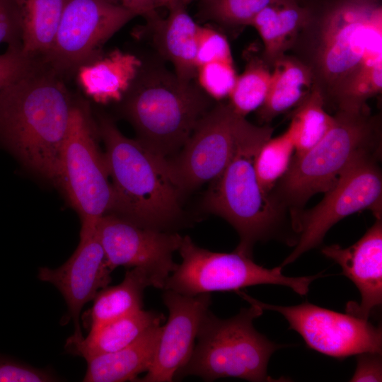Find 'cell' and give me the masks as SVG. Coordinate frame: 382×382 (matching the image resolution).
I'll return each mask as SVG.
<instances>
[{"mask_svg": "<svg viewBox=\"0 0 382 382\" xmlns=\"http://www.w3.org/2000/svg\"><path fill=\"white\" fill-rule=\"evenodd\" d=\"M75 103L64 78L43 58L0 91V144L57 187Z\"/></svg>", "mask_w": 382, "mask_h": 382, "instance_id": "cell-1", "label": "cell"}, {"mask_svg": "<svg viewBox=\"0 0 382 382\" xmlns=\"http://www.w3.org/2000/svg\"><path fill=\"white\" fill-rule=\"evenodd\" d=\"M311 70L325 104L364 62L382 58L380 0H326L310 8L308 20L291 48Z\"/></svg>", "mask_w": 382, "mask_h": 382, "instance_id": "cell-2", "label": "cell"}, {"mask_svg": "<svg viewBox=\"0 0 382 382\" xmlns=\"http://www.w3.org/2000/svg\"><path fill=\"white\" fill-rule=\"evenodd\" d=\"M210 98L192 81L180 79L162 65L143 62L119 103L137 139L156 156L168 158L211 109Z\"/></svg>", "mask_w": 382, "mask_h": 382, "instance_id": "cell-3", "label": "cell"}, {"mask_svg": "<svg viewBox=\"0 0 382 382\" xmlns=\"http://www.w3.org/2000/svg\"><path fill=\"white\" fill-rule=\"evenodd\" d=\"M113 192L114 214L143 227L169 231L180 219L182 193L163 163L137 139L127 138L109 117L96 122Z\"/></svg>", "mask_w": 382, "mask_h": 382, "instance_id": "cell-4", "label": "cell"}, {"mask_svg": "<svg viewBox=\"0 0 382 382\" xmlns=\"http://www.w3.org/2000/svg\"><path fill=\"white\" fill-rule=\"evenodd\" d=\"M273 129L259 127L240 117L235 150L223 172L211 182L203 207L221 216L237 231L235 251L252 257L254 245L274 236L284 209L262 190L255 174V158Z\"/></svg>", "mask_w": 382, "mask_h": 382, "instance_id": "cell-5", "label": "cell"}, {"mask_svg": "<svg viewBox=\"0 0 382 382\" xmlns=\"http://www.w3.org/2000/svg\"><path fill=\"white\" fill-rule=\"evenodd\" d=\"M379 121L369 107L337 110L325 135L299 157L292 158L286 173L271 196L291 216L313 195L325 192L359 155L380 151Z\"/></svg>", "mask_w": 382, "mask_h": 382, "instance_id": "cell-6", "label": "cell"}, {"mask_svg": "<svg viewBox=\"0 0 382 382\" xmlns=\"http://www.w3.org/2000/svg\"><path fill=\"white\" fill-rule=\"evenodd\" d=\"M262 313L260 307L250 304L237 315L221 319L209 309L199 326L192 353L174 380L196 376L206 381L228 377L277 381L268 376L267 365L272 354L282 345L255 328L253 321Z\"/></svg>", "mask_w": 382, "mask_h": 382, "instance_id": "cell-7", "label": "cell"}, {"mask_svg": "<svg viewBox=\"0 0 382 382\" xmlns=\"http://www.w3.org/2000/svg\"><path fill=\"white\" fill-rule=\"evenodd\" d=\"M98 139L88 106L76 102L62 147L58 188L81 219L80 237L93 233L98 219L112 209V187Z\"/></svg>", "mask_w": 382, "mask_h": 382, "instance_id": "cell-8", "label": "cell"}, {"mask_svg": "<svg viewBox=\"0 0 382 382\" xmlns=\"http://www.w3.org/2000/svg\"><path fill=\"white\" fill-rule=\"evenodd\" d=\"M182 262L168 278L164 289L195 296L212 291H238L258 284H276L306 295L313 281L322 273L307 277H288L282 267L267 269L252 257L239 253H216L197 245L188 236H183L178 249Z\"/></svg>", "mask_w": 382, "mask_h": 382, "instance_id": "cell-9", "label": "cell"}, {"mask_svg": "<svg viewBox=\"0 0 382 382\" xmlns=\"http://www.w3.org/2000/svg\"><path fill=\"white\" fill-rule=\"evenodd\" d=\"M380 151L356 157L342 172L323 199L313 209L291 216V225L299 236L283 267L304 253L318 246L326 233L345 217L364 209L381 219L382 175L378 163Z\"/></svg>", "mask_w": 382, "mask_h": 382, "instance_id": "cell-10", "label": "cell"}, {"mask_svg": "<svg viewBox=\"0 0 382 382\" xmlns=\"http://www.w3.org/2000/svg\"><path fill=\"white\" fill-rule=\"evenodd\" d=\"M137 16L108 0H68L43 59L64 79L100 57L104 44Z\"/></svg>", "mask_w": 382, "mask_h": 382, "instance_id": "cell-11", "label": "cell"}, {"mask_svg": "<svg viewBox=\"0 0 382 382\" xmlns=\"http://www.w3.org/2000/svg\"><path fill=\"white\" fill-rule=\"evenodd\" d=\"M236 292L250 304L282 314L289 329L297 332L308 347L320 353L337 359L363 352L381 353L382 329L367 319L308 302L291 306L269 304L240 290Z\"/></svg>", "mask_w": 382, "mask_h": 382, "instance_id": "cell-12", "label": "cell"}, {"mask_svg": "<svg viewBox=\"0 0 382 382\" xmlns=\"http://www.w3.org/2000/svg\"><path fill=\"white\" fill-rule=\"evenodd\" d=\"M240 117L229 104L215 105L182 149L174 156L163 158L167 173L182 194L211 183L223 172L235 150Z\"/></svg>", "mask_w": 382, "mask_h": 382, "instance_id": "cell-13", "label": "cell"}, {"mask_svg": "<svg viewBox=\"0 0 382 382\" xmlns=\"http://www.w3.org/2000/svg\"><path fill=\"white\" fill-rule=\"evenodd\" d=\"M96 232L112 271L120 266L140 268L151 286L163 289L178 267L173 256L183 236L176 232L143 227L114 214L101 216Z\"/></svg>", "mask_w": 382, "mask_h": 382, "instance_id": "cell-14", "label": "cell"}, {"mask_svg": "<svg viewBox=\"0 0 382 382\" xmlns=\"http://www.w3.org/2000/svg\"><path fill=\"white\" fill-rule=\"evenodd\" d=\"M168 318L162 326L152 364L139 382H170L188 361L201 320L212 303L210 293L189 296L164 289Z\"/></svg>", "mask_w": 382, "mask_h": 382, "instance_id": "cell-15", "label": "cell"}, {"mask_svg": "<svg viewBox=\"0 0 382 382\" xmlns=\"http://www.w3.org/2000/svg\"><path fill=\"white\" fill-rule=\"evenodd\" d=\"M112 272L96 230L80 238L76 250L63 265L54 269L39 268L38 279L53 284L66 303L69 318L73 320L75 328L74 334L69 340H78L83 337L79 325L81 309L100 290L108 286Z\"/></svg>", "mask_w": 382, "mask_h": 382, "instance_id": "cell-16", "label": "cell"}, {"mask_svg": "<svg viewBox=\"0 0 382 382\" xmlns=\"http://www.w3.org/2000/svg\"><path fill=\"white\" fill-rule=\"evenodd\" d=\"M323 254L339 264L342 273L357 287L361 303L350 302L347 313L367 319L382 303V221L376 219L366 233L352 245L325 246Z\"/></svg>", "mask_w": 382, "mask_h": 382, "instance_id": "cell-17", "label": "cell"}, {"mask_svg": "<svg viewBox=\"0 0 382 382\" xmlns=\"http://www.w3.org/2000/svg\"><path fill=\"white\" fill-rule=\"evenodd\" d=\"M186 4L178 0L168 8L166 18L160 16L147 23L161 54L171 62L174 73L185 81L197 75L196 55L201 25L189 15Z\"/></svg>", "mask_w": 382, "mask_h": 382, "instance_id": "cell-18", "label": "cell"}, {"mask_svg": "<svg viewBox=\"0 0 382 382\" xmlns=\"http://www.w3.org/2000/svg\"><path fill=\"white\" fill-rule=\"evenodd\" d=\"M142 64L136 55L115 49L81 66L76 74L83 91L95 102L119 103Z\"/></svg>", "mask_w": 382, "mask_h": 382, "instance_id": "cell-19", "label": "cell"}, {"mask_svg": "<svg viewBox=\"0 0 382 382\" xmlns=\"http://www.w3.org/2000/svg\"><path fill=\"white\" fill-rule=\"evenodd\" d=\"M162 326L156 324L135 341L111 353L86 361V382L135 381L151 367L161 337Z\"/></svg>", "mask_w": 382, "mask_h": 382, "instance_id": "cell-20", "label": "cell"}, {"mask_svg": "<svg viewBox=\"0 0 382 382\" xmlns=\"http://www.w3.org/2000/svg\"><path fill=\"white\" fill-rule=\"evenodd\" d=\"M163 314L140 309L90 330L87 337L67 340V352L86 361L99 355L118 351L135 341L150 327L161 324Z\"/></svg>", "mask_w": 382, "mask_h": 382, "instance_id": "cell-21", "label": "cell"}, {"mask_svg": "<svg viewBox=\"0 0 382 382\" xmlns=\"http://www.w3.org/2000/svg\"><path fill=\"white\" fill-rule=\"evenodd\" d=\"M272 66L267 95L257 109L259 118L265 122L297 107L313 86L310 69L294 55L284 54L274 62Z\"/></svg>", "mask_w": 382, "mask_h": 382, "instance_id": "cell-22", "label": "cell"}, {"mask_svg": "<svg viewBox=\"0 0 382 382\" xmlns=\"http://www.w3.org/2000/svg\"><path fill=\"white\" fill-rule=\"evenodd\" d=\"M68 0H16L21 22L22 50L44 58L54 44Z\"/></svg>", "mask_w": 382, "mask_h": 382, "instance_id": "cell-23", "label": "cell"}, {"mask_svg": "<svg viewBox=\"0 0 382 382\" xmlns=\"http://www.w3.org/2000/svg\"><path fill=\"white\" fill-rule=\"evenodd\" d=\"M150 286L146 272L134 267L126 272L119 284L100 290L87 313L89 330L142 309L144 291Z\"/></svg>", "mask_w": 382, "mask_h": 382, "instance_id": "cell-24", "label": "cell"}, {"mask_svg": "<svg viewBox=\"0 0 382 382\" xmlns=\"http://www.w3.org/2000/svg\"><path fill=\"white\" fill-rule=\"evenodd\" d=\"M259 33L263 45V60L272 66L289 51L298 34L300 23L292 8L272 0L250 23Z\"/></svg>", "mask_w": 382, "mask_h": 382, "instance_id": "cell-25", "label": "cell"}, {"mask_svg": "<svg viewBox=\"0 0 382 382\" xmlns=\"http://www.w3.org/2000/svg\"><path fill=\"white\" fill-rule=\"evenodd\" d=\"M324 98L316 86L297 106L287 129L294 144L296 158L315 146L328 132L334 122V116L325 109Z\"/></svg>", "mask_w": 382, "mask_h": 382, "instance_id": "cell-26", "label": "cell"}, {"mask_svg": "<svg viewBox=\"0 0 382 382\" xmlns=\"http://www.w3.org/2000/svg\"><path fill=\"white\" fill-rule=\"evenodd\" d=\"M382 59L361 64L342 83L331 102L337 110H358L368 105L366 100L381 92Z\"/></svg>", "mask_w": 382, "mask_h": 382, "instance_id": "cell-27", "label": "cell"}, {"mask_svg": "<svg viewBox=\"0 0 382 382\" xmlns=\"http://www.w3.org/2000/svg\"><path fill=\"white\" fill-rule=\"evenodd\" d=\"M269 66L263 59L255 57L248 62L242 74L237 76L228 96V104L236 114L245 117L262 105L271 82L272 71Z\"/></svg>", "mask_w": 382, "mask_h": 382, "instance_id": "cell-28", "label": "cell"}, {"mask_svg": "<svg viewBox=\"0 0 382 382\" xmlns=\"http://www.w3.org/2000/svg\"><path fill=\"white\" fill-rule=\"evenodd\" d=\"M294 152V144L287 131L270 138L260 146L254 166L257 181L265 193L270 195L277 181L286 173Z\"/></svg>", "mask_w": 382, "mask_h": 382, "instance_id": "cell-29", "label": "cell"}, {"mask_svg": "<svg viewBox=\"0 0 382 382\" xmlns=\"http://www.w3.org/2000/svg\"><path fill=\"white\" fill-rule=\"evenodd\" d=\"M272 0H203L199 15L204 20L228 26L250 25Z\"/></svg>", "mask_w": 382, "mask_h": 382, "instance_id": "cell-30", "label": "cell"}, {"mask_svg": "<svg viewBox=\"0 0 382 382\" xmlns=\"http://www.w3.org/2000/svg\"><path fill=\"white\" fill-rule=\"evenodd\" d=\"M233 62H212L197 67L199 87L212 98L228 97L237 79Z\"/></svg>", "mask_w": 382, "mask_h": 382, "instance_id": "cell-31", "label": "cell"}, {"mask_svg": "<svg viewBox=\"0 0 382 382\" xmlns=\"http://www.w3.org/2000/svg\"><path fill=\"white\" fill-rule=\"evenodd\" d=\"M212 62H233L231 47L223 34L212 28L201 26L196 55L197 69Z\"/></svg>", "mask_w": 382, "mask_h": 382, "instance_id": "cell-32", "label": "cell"}, {"mask_svg": "<svg viewBox=\"0 0 382 382\" xmlns=\"http://www.w3.org/2000/svg\"><path fill=\"white\" fill-rule=\"evenodd\" d=\"M57 378L50 372L37 369L0 354V382H50Z\"/></svg>", "mask_w": 382, "mask_h": 382, "instance_id": "cell-33", "label": "cell"}, {"mask_svg": "<svg viewBox=\"0 0 382 382\" xmlns=\"http://www.w3.org/2000/svg\"><path fill=\"white\" fill-rule=\"evenodd\" d=\"M37 59L25 54L21 47L8 46L0 54V91L26 71Z\"/></svg>", "mask_w": 382, "mask_h": 382, "instance_id": "cell-34", "label": "cell"}, {"mask_svg": "<svg viewBox=\"0 0 382 382\" xmlns=\"http://www.w3.org/2000/svg\"><path fill=\"white\" fill-rule=\"evenodd\" d=\"M22 47L21 17L16 0H0V44Z\"/></svg>", "mask_w": 382, "mask_h": 382, "instance_id": "cell-35", "label": "cell"}, {"mask_svg": "<svg viewBox=\"0 0 382 382\" xmlns=\"http://www.w3.org/2000/svg\"><path fill=\"white\" fill-rule=\"evenodd\" d=\"M356 356L357 366L349 381H382L381 353L363 352Z\"/></svg>", "mask_w": 382, "mask_h": 382, "instance_id": "cell-36", "label": "cell"}, {"mask_svg": "<svg viewBox=\"0 0 382 382\" xmlns=\"http://www.w3.org/2000/svg\"><path fill=\"white\" fill-rule=\"evenodd\" d=\"M115 4L120 5L132 12L137 16L144 18L147 23L157 19L159 16L154 0H108Z\"/></svg>", "mask_w": 382, "mask_h": 382, "instance_id": "cell-37", "label": "cell"}, {"mask_svg": "<svg viewBox=\"0 0 382 382\" xmlns=\"http://www.w3.org/2000/svg\"><path fill=\"white\" fill-rule=\"evenodd\" d=\"M178 0H154L156 8L165 7L167 9L175 4Z\"/></svg>", "mask_w": 382, "mask_h": 382, "instance_id": "cell-38", "label": "cell"}, {"mask_svg": "<svg viewBox=\"0 0 382 382\" xmlns=\"http://www.w3.org/2000/svg\"><path fill=\"white\" fill-rule=\"evenodd\" d=\"M195 1H197V0H183V1L186 4H189ZM200 1H203V0H200Z\"/></svg>", "mask_w": 382, "mask_h": 382, "instance_id": "cell-39", "label": "cell"}]
</instances>
